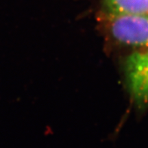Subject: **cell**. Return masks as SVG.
Instances as JSON below:
<instances>
[{"mask_svg": "<svg viewBox=\"0 0 148 148\" xmlns=\"http://www.w3.org/2000/svg\"><path fill=\"white\" fill-rule=\"evenodd\" d=\"M125 76L133 101L139 107L148 106V49L135 51L125 61Z\"/></svg>", "mask_w": 148, "mask_h": 148, "instance_id": "cell-2", "label": "cell"}, {"mask_svg": "<svg viewBox=\"0 0 148 148\" xmlns=\"http://www.w3.org/2000/svg\"><path fill=\"white\" fill-rule=\"evenodd\" d=\"M104 27L113 39L123 45L148 49V12L103 14Z\"/></svg>", "mask_w": 148, "mask_h": 148, "instance_id": "cell-1", "label": "cell"}, {"mask_svg": "<svg viewBox=\"0 0 148 148\" xmlns=\"http://www.w3.org/2000/svg\"><path fill=\"white\" fill-rule=\"evenodd\" d=\"M107 12L113 14L147 13L148 0H104Z\"/></svg>", "mask_w": 148, "mask_h": 148, "instance_id": "cell-3", "label": "cell"}]
</instances>
